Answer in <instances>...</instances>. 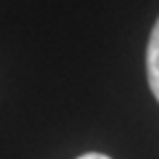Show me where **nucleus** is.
Masks as SVG:
<instances>
[{
  "label": "nucleus",
  "mask_w": 159,
  "mask_h": 159,
  "mask_svg": "<svg viewBox=\"0 0 159 159\" xmlns=\"http://www.w3.org/2000/svg\"><path fill=\"white\" fill-rule=\"evenodd\" d=\"M146 71H148V84L152 95L159 102V20L152 27L150 40H148V51H146Z\"/></svg>",
  "instance_id": "f257e3e1"
},
{
  "label": "nucleus",
  "mask_w": 159,
  "mask_h": 159,
  "mask_svg": "<svg viewBox=\"0 0 159 159\" xmlns=\"http://www.w3.org/2000/svg\"><path fill=\"white\" fill-rule=\"evenodd\" d=\"M77 159H111L108 155H102V152H86L82 157H77Z\"/></svg>",
  "instance_id": "f03ea898"
}]
</instances>
